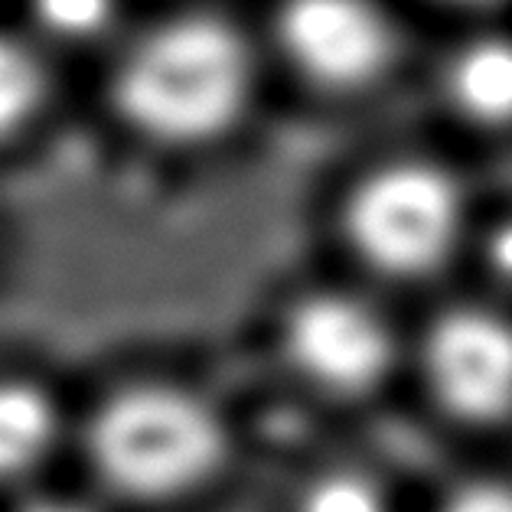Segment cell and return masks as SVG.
Returning <instances> with one entry per match:
<instances>
[{
    "instance_id": "6da1fadb",
    "label": "cell",
    "mask_w": 512,
    "mask_h": 512,
    "mask_svg": "<svg viewBox=\"0 0 512 512\" xmlns=\"http://www.w3.org/2000/svg\"><path fill=\"white\" fill-rule=\"evenodd\" d=\"M255 69L242 36L212 17L144 33L115 72L121 118L160 144H203L245 115Z\"/></svg>"
},
{
    "instance_id": "7a4b0ae2",
    "label": "cell",
    "mask_w": 512,
    "mask_h": 512,
    "mask_svg": "<svg viewBox=\"0 0 512 512\" xmlns=\"http://www.w3.org/2000/svg\"><path fill=\"white\" fill-rule=\"evenodd\" d=\"M226 428L203 398L173 385H137L92 421L89 454L111 490L170 499L196 490L226 457Z\"/></svg>"
},
{
    "instance_id": "3957f363",
    "label": "cell",
    "mask_w": 512,
    "mask_h": 512,
    "mask_svg": "<svg viewBox=\"0 0 512 512\" xmlns=\"http://www.w3.org/2000/svg\"><path fill=\"white\" fill-rule=\"evenodd\" d=\"M464 229V196L451 173L395 164L359 186L346 209L353 248L372 268L398 278L428 274L454 252Z\"/></svg>"
},
{
    "instance_id": "277c9868",
    "label": "cell",
    "mask_w": 512,
    "mask_h": 512,
    "mask_svg": "<svg viewBox=\"0 0 512 512\" xmlns=\"http://www.w3.org/2000/svg\"><path fill=\"white\" fill-rule=\"evenodd\" d=\"M284 349L297 376L330 395L372 392L395 359L389 323L346 294H314L297 304L284 327Z\"/></svg>"
},
{
    "instance_id": "5b68a950",
    "label": "cell",
    "mask_w": 512,
    "mask_h": 512,
    "mask_svg": "<svg viewBox=\"0 0 512 512\" xmlns=\"http://www.w3.org/2000/svg\"><path fill=\"white\" fill-rule=\"evenodd\" d=\"M278 36L301 76L340 92L376 82L395 56V30L376 0H287Z\"/></svg>"
},
{
    "instance_id": "8992f818",
    "label": "cell",
    "mask_w": 512,
    "mask_h": 512,
    "mask_svg": "<svg viewBox=\"0 0 512 512\" xmlns=\"http://www.w3.org/2000/svg\"><path fill=\"white\" fill-rule=\"evenodd\" d=\"M424 372L451 415L503 421L512 415V323L493 310H447L424 343Z\"/></svg>"
},
{
    "instance_id": "52a82bcc",
    "label": "cell",
    "mask_w": 512,
    "mask_h": 512,
    "mask_svg": "<svg viewBox=\"0 0 512 512\" xmlns=\"http://www.w3.org/2000/svg\"><path fill=\"white\" fill-rule=\"evenodd\" d=\"M447 95L473 124L506 128L512 124V40L480 36L451 59Z\"/></svg>"
},
{
    "instance_id": "ba28073f",
    "label": "cell",
    "mask_w": 512,
    "mask_h": 512,
    "mask_svg": "<svg viewBox=\"0 0 512 512\" xmlns=\"http://www.w3.org/2000/svg\"><path fill=\"white\" fill-rule=\"evenodd\" d=\"M59 434L56 405L27 382H0V483L43 464Z\"/></svg>"
},
{
    "instance_id": "9c48e42d",
    "label": "cell",
    "mask_w": 512,
    "mask_h": 512,
    "mask_svg": "<svg viewBox=\"0 0 512 512\" xmlns=\"http://www.w3.org/2000/svg\"><path fill=\"white\" fill-rule=\"evenodd\" d=\"M46 95V72L33 49L0 33V141L36 118Z\"/></svg>"
},
{
    "instance_id": "30bf717a",
    "label": "cell",
    "mask_w": 512,
    "mask_h": 512,
    "mask_svg": "<svg viewBox=\"0 0 512 512\" xmlns=\"http://www.w3.org/2000/svg\"><path fill=\"white\" fill-rule=\"evenodd\" d=\"M36 27L56 40L85 43L102 36L118 14V0H30Z\"/></svg>"
},
{
    "instance_id": "8fae6325",
    "label": "cell",
    "mask_w": 512,
    "mask_h": 512,
    "mask_svg": "<svg viewBox=\"0 0 512 512\" xmlns=\"http://www.w3.org/2000/svg\"><path fill=\"white\" fill-rule=\"evenodd\" d=\"M301 512H389L385 493L359 473H330L307 490Z\"/></svg>"
},
{
    "instance_id": "7c38bea8",
    "label": "cell",
    "mask_w": 512,
    "mask_h": 512,
    "mask_svg": "<svg viewBox=\"0 0 512 512\" xmlns=\"http://www.w3.org/2000/svg\"><path fill=\"white\" fill-rule=\"evenodd\" d=\"M441 512H512V490L496 483H477L454 493Z\"/></svg>"
},
{
    "instance_id": "4fadbf2b",
    "label": "cell",
    "mask_w": 512,
    "mask_h": 512,
    "mask_svg": "<svg viewBox=\"0 0 512 512\" xmlns=\"http://www.w3.org/2000/svg\"><path fill=\"white\" fill-rule=\"evenodd\" d=\"M486 258H490V268L499 278L512 281V219L503 222L499 229H493L490 245H486Z\"/></svg>"
},
{
    "instance_id": "5bb4252c",
    "label": "cell",
    "mask_w": 512,
    "mask_h": 512,
    "mask_svg": "<svg viewBox=\"0 0 512 512\" xmlns=\"http://www.w3.org/2000/svg\"><path fill=\"white\" fill-rule=\"evenodd\" d=\"M20 512H92L89 506L76 503V499H62V496H43V499H33Z\"/></svg>"
},
{
    "instance_id": "9a60e30c",
    "label": "cell",
    "mask_w": 512,
    "mask_h": 512,
    "mask_svg": "<svg viewBox=\"0 0 512 512\" xmlns=\"http://www.w3.org/2000/svg\"><path fill=\"white\" fill-rule=\"evenodd\" d=\"M451 4H477L480 7V4H493V0H451Z\"/></svg>"
}]
</instances>
